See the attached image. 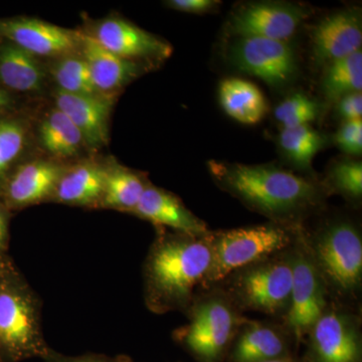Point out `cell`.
<instances>
[{
  "label": "cell",
  "instance_id": "cell-22",
  "mask_svg": "<svg viewBox=\"0 0 362 362\" xmlns=\"http://www.w3.org/2000/svg\"><path fill=\"white\" fill-rule=\"evenodd\" d=\"M220 101L226 113L243 124L259 123L268 110L261 90L242 78H226L221 83Z\"/></svg>",
  "mask_w": 362,
  "mask_h": 362
},
{
  "label": "cell",
  "instance_id": "cell-25",
  "mask_svg": "<svg viewBox=\"0 0 362 362\" xmlns=\"http://www.w3.org/2000/svg\"><path fill=\"white\" fill-rule=\"evenodd\" d=\"M362 89V52L328 64L322 78L324 96L331 102Z\"/></svg>",
  "mask_w": 362,
  "mask_h": 362
},
{
  "label": "cell",
  "instance_id": "cell-34",
  "mask_svg": "<svg viewBox=\"0 0 362 362\" xmlns=\"http://www.w3.org/2000/svg\"><path fill=\"white\" fill-rule=\"evenodd\" d=\"M218 4L221 2L214 0H170L166 2V6L171 8L187 13H206Z\"/></svg>",
  "mask_w": 362,
  "mask_h": 362
},
{
  "label": "cell",
  "instance_id": "cell-37",
  "mask_svg": "<svg viewBox=\"0 0 362 362\" xmlns=\"http://www.w3.org/2000/svg\"><path fill=\"white\" fill-rule=\"evenodd\" d=\"M267 362H303L302 361L301 356L295 354V356L284 357V358L276 359V361H271Z\"/></svg>",
  "mask_w": 362,
  "mask_h": 362
},
{
  "label": "cell",
  "instance_id": "cell-35",
  "mask_svg": "<svg viewBox=\"0 0 362 362\" xmlns=\"http://www.w3.org/2000/svg\"><path fill=\"white\" fill-rule=\"evenodd\" d=\"M9 228L6 207L0 204V259L8 256Z\"/></svg>",
  "mask_w": 362,
  "mask_h": 362
},
{
  "label": "cell",
  "instance_id": "cell-27",
  "mask_svg": "<svg viewBox=\"0 0 362 362\" xmlns=\"http://www.w3.org/2000/svg\"><path fill=\"white\" fill-rule=\"evenodd\" d=\"M281 148L300 168H309L314 156L323 148L325 139L309 125L283 128L279 137Z\"/></svg>",
  "mask_w": 362,
  "mask_h": 362
},
{
  "label": "cell",
  "instance_id": "cell-12",
  "mask_svg": "<svg viewBox=\"0 0 362 362\" xmlns=\"http://www.w3.org/2000/svg\"><path fill=\"white\" fill-rule=\"evenodd\" d=\"M66 166L54 159H33L16 166L0 187L1 204L21 209L52 201Z\"/></svg>",
  "mask_w": 362,
  "mask_h": 362
},
{
  "label": "cell",
  "instance_id": "cell-32",
  "mask_svg": "<svg viewBox=\"0 0 362 362\" xmlns=\"http://www.w3.org/2000/svg\"><path fill=\"white\" fill-rule=\"evenodd\" d=\"M45 362H133L132 358L124 354L117 356H108L105 354H87L83 356H65L49 347L47 354L42 356Z\"/></svg>",
  "mask_w": 362,
  "mask_h": 362
},
{
  "label": "cell",
  "instance_id": "cell-24",
  "mask_svg": "<svg viewBox=\"0 0 362 362\" xmlns=\"http://www.w3.org/2000/svg\"><path fill=\"white\" fill-rule=\"evenodd\" d=\"M39 139L45 151L58 161L77 156L86 145L80 130L56 107L40 122Z\"/></svg>",
  "mask_w": 362,
  "mask_h": 362
},
{
  "label": "cell",
  "instance_id": "cell-29",
  "mask_svg": "<svg viewBox=\"0 0 362 362\" xmlns=\"http://www.w3.org/2000/svg\"><path fill=\"white\" fill-rule=\"evenodd\" d=\"M327 192L333 190L350 201L358 202L362 197V164L361 161L337 162L328 173Z\"/></svg>",
  "mask_w": 362,
  "mask_h": 362
},
{
  "label": "cell",
  "instance_id": "cell-17",
  "mask_svg": "<svg viewBox=\"0 0 362 362\" xmlns=\"http://www.w3.org/2000/svg\"><path fill=\"white\" fill-rule=\"evenodd\" d=\"M115 96L73 95L57 90L56 108L65 113L84 137L86 146L99 148L109 140V121Z\"/></svg>",
  "mask_w": 362,
  "mask_h": 362
},
{
  "label": "cell",
  "instance_id": "cell-23",
  "mask_svg": "<svg viewBox=\"0 0 362 362\" xmlns=\"http://www.w3.org/2000/svg\"><path fill=\"white\" fill-rule=\"evenodd\" d=\"M150 185L141 173L121 165H108L99 207L132 214Z\"/></svg>",
  "mask_w": 362,
  "mask_h": 362
},
{
  "label": "cell",
  "instance_id": "cell-15",
  "mask_svg": "<svg viewBox=\"0 0 362 362\" xmlns=\"http://www.w3.org/2000/svg\"><path fill=\"white\" fill-rule=\"evenodd\" d=\"M291 334L282 324L247 319L228 350L226 362H267L295 356Z\"/></svg>",
  "mask_w": 362,
  "mask_h": 362
},
{
  "label": "cell",
  "instance_id": "cell-6",
  "mask_svg": "<svg viewBox=\"0 0 362 362\" xmlns=\"http://www.w3.org/2000/svg\"><path fill=\"white\" fill-rule=\"evenodd\" d=\"M293 246L233 272L216 287L242 312H259L282 319L291 298Z\"/></svg>",
  "mask_w": 362,
  "mask_h": 362
},
{
  "label": "cell",
  "instance_id": "cell-4",
  "mask_svg": "<svg viewBox=\"0 0 362 362\" xmlns=\"http://www.w3.org/2000/svg\"><path fill=\"white\" fill-rule=\"evenodd\" d=\"M301 235L331 301L350 307L358 299L362 287V235L358 226L337 218L312 233L302 228Z\"/></svg>",
  "mask_w": 362,
  "mask_h": 362
},
{
  "label": "cell",
  "instance_id": "cell-3",
  "mask_svg": "<svg viewBox=\"0 0 362 362\" xmlns=\"http://www.w3.org/2000/svg\"><path fill=\"white\" fill-rule=\"evenodd\" d=\"M42 301L9 257L0 263V361L42 358Z\"/></svg>",
  "mask_w": 362,
  "mask_h": 362
},
{
  "label": "cell",
  "instance_id": "cell-8",
  "mask_svg": "<svg viewBox=\"0 0 362 362\" xmlns=\"http://www.w3.org/2000/svg\"><path fill=\"white\" fill-rule=\"evenodd\" d=\"M303 362H362L361 317L330 301L304 340Z\"/></svg>",
  "mask_w": 362,
  "mask_h": 362
},
{
  "label": "cell",
  "instance_id": "cell-39",
  "mask_svg": "<svg viewBox=\"0 0 362 362\" xmlns=\"http://www.w3.org/2000/svg\"><path fill=\"white\" fill-rule=\"evenodd\" d=\"M2 261H4V259H2ZM2 261H1V262H2ZM1 262H0V263H1Z\"/></svg>",
  "mask_w": 362,
  "mask_h": 362
},
{
  "label": "cell",
  "instance_id": "cell-38",
  "mask_svg": "<svg viewBox=\"0 0 362 362\" xmlns=\"http://www.w3.org/2000/svg\"><path fill=\"white\" fill-rule=\"evenodd\" d=\"M6 257H8V256H6ZM6 257H4V258L0 259V262H1V261H2V259H6Z\"/></svg>",
  "mask_w": 362,
  "mask_h": 362
},
{
  "label": "cell",
  "instance_id": "cell-13",
  "mask_svg": "<svg viewBox=\"0 0 362 362\" xmlns=\"http://www.w3.org/2000/svg\"><path fill=\"white\" fill-rule=\"evenodd\" d=\"M88 33L107 51L137 63H156L173 54V47L165 40L123 18H104Z\"/></svg>",
  "mask_w": 362,
  "mask_h": 362
},
{
  "label": "cell",
  "instance_id": "cell-30",
  "mask_svg": "<svg viewBox=\"0 0 362 362\" xmlns=\"http://www.w3.org/2000/svg\"><path fill=\"white\" fill-rule=\"evenodd\" d=\"M319 113V105L310 97L297 93L286 98L276 107L275 118L282 124L283 128L309 125L315 120Z\"/></svg>",
  "mask_w": 362,
  "mask_h": 362
},
{
  "label": "cell",
  "instance_id": "cell-11",
  "mask_svg": "<svg viewBox=\"0 0 362 362\" xmlns=\"http://www.w3.org/2000/svg\"><path fill=\"white\" fill-rule=\"evenodd\" d=\"M81 33L37 18L0 20V39L39 59H57L78 52Z\"/></svg>",
  "mask_w": 362,
  "mask_h": 362
},
{
  "label": "cell",
  "instance_id": "cell-33",
  "mask_svg": "<svg viewBox=\"0 0 362 362\" xmlns=\"http://www.w3.org/2000/svg\"><path fill=\"white\" fill-rule=\"evenodd\" d=\"M337 111L345 121L358 120L362 116L361 92L346 95L337 101Z\"/></svg>",
  "mask_w": 362,
  "mask_h": 362
},
{
  "label": "cell",
  "instance_id": "cell-21",
  "mask_svg": "<svg viewBox=\"0 0 362 362\" xmlns=\"http://www.w3.org/2000/svg\"><path fill=\"white\" fill-rule=\"evenodd\" d=\"M47 71L40 59L11 42H0V84L18 93H39L44 88Z\"/></svg>",
  "mask_w": 362,
  "mask_h": 362
},
{
  "label": "cell",
  "instance_id": "cell-14",
  "mask_svg": "<svg viewBox=\"0 0 362 362\" xmlns=\"http://www.w3.org/2000/svg\"><path fill=\"white\" fill-rule=\"evenodd\" d=\"M308 13L304 7L292 4H252L233 14L230 30L239 37H264L287 42Z\"/></svg>",
  "mask_w": 362,
  "mask_h": 362
},
{
  "label": "cell",
  "instance_id": "cell-10",
  "mask_svg": "<svg viewBox=\"0 0 362 362\" xmlns=\"http://www.w3.org/2000/svg\"><path fill=\"white\" fill-rule=\"evenodd\" d=\"M230 61L238 70L282 87L298 71L295 52L287 42L264 37H239L230 47Z\"/></svg>",
  "mask_w": 362,
  "mask_h": 362
},
{
  "label": "cell",
  "instance_id": "cell-16",
  "mask_svg": "<svg viewBox=\"0 0 362 362\" xmlns=\"http://www.w3.org/2000/svg\"><path fill=\"white\" fill-rule=\"evenodd\" d=\"M361 16L357 9L326 16L312 33V54L316 65H328L361 51Z\"/></svg>",
  "mask_w": 362,
  "mask_h": 362
},
{
  "label": "cell",
  "instance_id": "cell-1",
  "mask_svg": "<svg viewBox=\"0 0 362 362\" xmlns=\"http://www.w3.org/2000/svg\"><path fill=\"white\" fill-rule=\"evenodd\" d=\"M209 168L214 182L247 209L291 228H303L328 194L321 183L271 164L211 161Z\"/></svg>",
  "mask_w": 362,
  "mask_h": 362
},
{
  "label": "cell",
  "instance_id": "cell-9",
  "mask_svg": "<svg viewBox=\"0 0 362 362\" xmlns=\"http://www.w3.org/2000/svg\"><path fill=\"white\" fill-rule=\"evenodd\" d=\"M294 268L289 307L282 318V325L294 339L297 349L304 343L312 326L322 315L331 299L320 274L314 265L301 230L293 246Z\"/></svg>",
  "mask_w": 362,
  "mask_h": 362
},
{
  "label": "cell",
  "instance_id": "cell-2",
  "mask_svg": "<svg viewBox=\"0 0 362 362\" xmlns=\"http://www.w3.org/2000/svg\"><path fill=\"white\" fill-rule=\"evenodd\" d=\"M209 237L158 230L143 265L144 301L149 311H187L211 267Z\"/></svg>",
  "mask_w": 362,
  "mask_h": 362
},
{
  "label": "cell",
  "instance_id": "cell-28",
  "mask_svg": "<svg viewBox=\"0 0 362 362\" xmlns=\"http://www.w3.org/2000/svg\"><path fill=\"white\" fill-rule=\"evenodd\" d=\"M28 138L25 121L18 118L0 119V187L16 168L14 165L25 148Z\"/></svg>",
  "mask_w": 362,
  "mask_h": 362
},
{
  "label": "cell",
  "instance_id": "cell-26",
  "mask_svg": "<svg viewBox=\"0 0 362 362\" xmlns=\"http://www.w3.org/2000/svg\"><path fill=\"white\" fill-rule=\"evenodd\" d=\"M49 74L58 90L73 95L99 94L93 83L89 68L80 52L54 59Z\"/></svg>",
  "mask_w": 362,
  "mask_h": 362
},
{
  "label": "cell",
  "instance_id": "cell-40",
  "mask_svg": "<svg viewBox=\"0 0 362 362\" xmlns=\"http://www.w3.org/2000/svg\"><path fill=\"white\" fill-rule=\"evenodd\" d=\"M0 362H1V361H0Z\"/></svg>",
  "mask_w": 362,
  "mask_h": 362
},
{
  "label": "cell",
  "instance_id": "cell-31",
  "mask_svg": "<svg viewBox=\"0 0 362 362\" xmlns=\"http://www.w3.org/2000/svg\"><path fill=\"white\" fill-rule=\"evenodd\" d=\"M339 148L352 156H359L362 152V120L345 121L335 135Z\"/></svg>",
  "mask_w": 362,
  "mask_h": 362
},
{
  "label": "cell",
  "instance_id": "cell-19",
  "mask_svg": "<svg viewBox=\"0 0 362 362\" xmlns=\"http://www.w3.org/2000/svg\"><path fill=\"white\" fill-rule=\"evenodd\" d=\"M81 56L89 68L90 77L97 92L115 96L124 86L139 77L147 66L129 61L107 51L90 33H81Z\"/></svg>",
  "mask_w": 362,
  "mask_h": 362
},
{
  "label": "cell",
  "instance_id": "cell-36",
  "mask_svg": "<svg viewBox=\"0 0 362 362\" xmlns=\"http://www.w3.org/2000/svg\"><path fill=\"white\" fill-rule=\"evenodd\" d=\"M13 100L8 90L0 86V114H4L13 106Z\"/></svg>",
  "mask_w": 362,
  "mask_h": 362
},
{
  "label": "cell",
  "instance_id": "cell-20",
  "mask_svg": "<svg viewBox=\"0 0 362 362\" xmlns=\"http://www.w3.org/2000/svg\"><path fill=\"white\" fill-rule=\"evenodd\" d=\"M107 168L108 165L93 160L66 166L52 201L71 206L99 207Z\"/></svg>",
  "mask_w": 362,
  "mask_h": 362
},
{
  "label": "cell",
  "instance_id": "cell-18",
  "mask_svg": "<svg viewBox=\"0 0 362 362\" xmlns=\"http://www.w3.org/2000/svg\"><path fill=\"white\" fill-rule=\"evenodd\" d=\"M131 214L153 223L158 230L170 228L175 233L206 237L211 233L206 223L185 206L180 197L151 183Z\"/></svg>",
  "mask_w": 362,
  "mask_h": 362
},
{
  "label": "cell",
  "instance_id": "cell-5",
  "mask_svg": "<svg viewBox=\"0 0 362 362\" xmlns=\"http://www.w3.org/2000/svg\"><path fill=\"white\" fill-rule=\"evenodd\" d=\"M188 322L173 332L175 341L197 362H226L228 350L247 318L221 288L195 295Z\"/></svg>",
  "mask_w": 362,
  "mask_h": 362
},
{
  "label": "cell",
  "instance_id": "cell-7",
  "mask_svg": "<svg viewBox=\"0 0 362 362\" xmlns=\"http://www.w3.org/2000/svg\"><path fill=\"white\" fill-rule=\"evenodd\" d=\"M301 228L270 221L233 230H211L209 237L211 263L202 289H211L233 272L291 247Z\"/></svg>",
  "mask_w": 362,
  "mask_h": 362
}]
</instances>
